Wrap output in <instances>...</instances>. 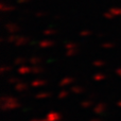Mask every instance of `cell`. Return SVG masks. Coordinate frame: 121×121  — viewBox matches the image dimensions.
I'll return each instance as SVG.
<instances>
[{
	"mask_svg": "<svg viewBox=\"0 0 121 121\" xmlns=\"http://www.w3.org/2000/svg\"><path fill=\"white\" fill-rule=\"evenodd\" d=\"M92 121H99V120H92Z\"/></svg>",
	"mask_w": 121,
	"mask_h": 121,
	"instance_id": "obj_1",
	"label": "cell"
}]
</instances>
